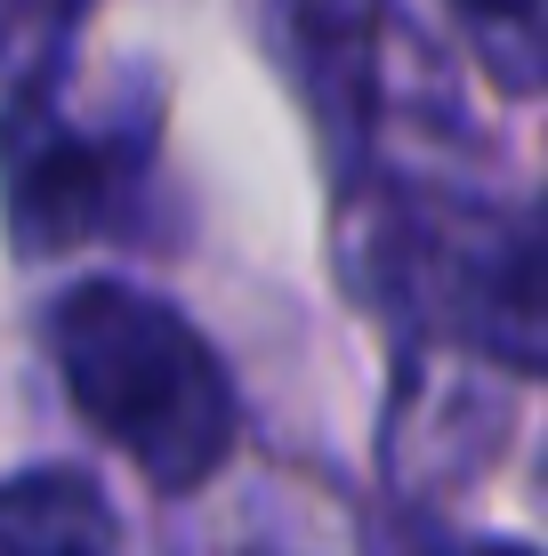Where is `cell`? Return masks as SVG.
Returning <instances> with one entry per match:
<instances>
[{
  "label": "cell",
  "instance_id": "6da1fadb",
  "mask_svg": "<svg viewBox=\"0 0 548 556\" xmlns=\"http://www.w3.org/2000/svg\"><path fill=\"white\" fill-rule=\"evenodd\" d=\"M49 355L73 412L154 492H202L242 444V404L218 348L169 299L89 275L49 306Z\"/></svg>",
  "mask_w": 548,
  "mask_h": 556
},
{
  "label": "cell",
  "instance_id": "7a4b0ae2",
  "mask_svg": "<svg viewBox=\"0 0 548 556\" xmlns=\"http://www.w3.org/2000/svg\"><path fill=\"white\" fill-rule=\"evenodd\" d=\"M154 153V105L145 113H105L81 122L65 113V81L25 89L0 105V210L25 258L73 251L89 235H113V218L129 210Z\"/></svg>",
  "mask_w": 548,
  "mask_h": 556
},
{
  "label": "cell",
  "instance_id": "3957f363",
  "mask_svg": "<svg viewBox=\"0 0 548 556\" xmlns=\"http://www.w3.org/2000/svg\"><path fill=\"white\" fill-rule=\"evenodd\" d=\"M275 25L315 122L339 146V178L371 169V138L395 105V49L411 33L395 0H275Z\"/></svg>",
  "mask_w": 548,
  "mask_h": 556
},
{
  "label": "cell",
  "instance_id": "277c9868",
  "mask_svg": "<svg viewBox=\"0 0 548 556\" xmlns=\"http://www.w3.org/2000/svg\"><path fill=\"white\" fill-rule=\"evenodd\" d=\"M0 556H122V516L81 468H25L0 484Z\"/></svg>",
  "mask_w": 548,
  "mask_h": 556
},
{
  "label": "cell",
  "instance_id": "5b68a950",
  "mask_svg": "<svg viewBox=\"0 0 548 556\" xmlns=\"http://www.w3.org/2000/svg\"><path fill=\"white\" fill-rule=\"evenodd\" d=\"M508 98H548V0H444Z\"/></svg>",
  "mask_w": 548,
  "mask_h": 556
},
{
  "label": "cell",
  "instance_id": "8992f818",
  "mask_svg": "<svg viewBox=\"0 0 548 556\" xmlns=\"http://www.w3.org/2000/svg\"><path fill=\"white\" fill-rule=\"evenodd\" d=\"M73 25H81V0H0V81H9V98L65 81Z\"/></svg>",
  "mask_w": 548,
  "mask_h": 556
},
{
  "label": "cell",
  "instance_id": "52a82bcc",
  "mask_svg": "<svg viewBox=\"0 0 548 556\" xmlns=\"http://www.w3.org/2000/svg\"><path fill=\"white\" fill-rule=\"evenodd\" d=\"M451 556H540V548H524V541H460Z\"/></svg>",
  "mask_w": 548,
  "mask_h": 556
}]
</instances>
